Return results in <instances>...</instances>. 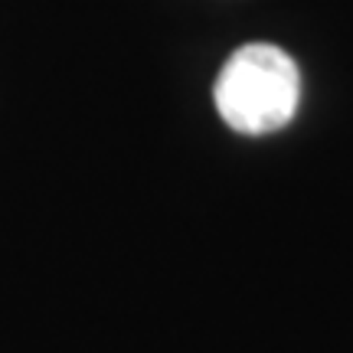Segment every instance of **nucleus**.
I'll return each instance as SVG.
<instances>
[{
	"mask_svg": "<svg viewBox=\"0 0 353 353\" xmlns=\"http://www.w3.org/2000/svg\"><path fill=\"white\" fill-rule=\"evenodd\" d=\"M216 112L239 134H272L285 128L301 101V72L285 50L249 43L226 59L216 79Z\"/></svg>",
	"mask_w": 353,
	"mask_h": 353,
	"instance_id": "nucleus-1",
	"label": "nucleus"
}]
</instances>
